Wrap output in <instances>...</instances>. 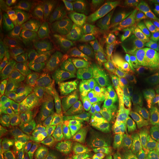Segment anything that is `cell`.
<instances>
[{"label": "cell", "instance_id": "cell-1", "mask_svg": "<svg viewBox=\"0 0 159 159\" xmlns=\"http://www.w3.org/2000/svg\"><path fill=\"white\" fill-rule=\"evenodd\" d=\"M50 91L64 116H69L85 103L97 99L94 83L87 80L57 73L53 76Z\"/></svg>", "mask_w": 159, "mask_h": 159}, {"label": "cell", "instance_id": "cell-2", "mask_svg": "<svg viewBox=\"0 0 159 159\" xmlns=\"http://www.w3.org/2000/svg\"><path fill=\"white\" fill-rule=\"evenodd\" d=\"M145 3L134 0L109 2L105 7L110 25V53L121 52L125 40L144 13Z\"/></svg>", "mask_w": 159, "mask_h": 159}, {"label": "cell", "instance_id": "cell-3", "mask_svg": "<svg viewBox=\"0 0 159 159\" xmlns=\"http://www.w3.org/2000/svg\"><path fill=\"white\" fill-rule=\"evenodd\" d=\"M83 111L96 133L124 128L134 120L128 105L114 98L90 101L83 105Z\"/></svg>", "mask_w": 159, "mask_h": 159}, {"label": "cell", "instance_id": "cell-4", "mask_svg": "<svg viewBox=\"0 0 159 159\" xmlns=\"http://www.w3.org/2000/svg\"><path fill=\"white\" fill-rule=\"evenodd\" d=\"M104 60L98 49L80 47L55 61L52 66L57 73L91 81L95 78Z\"/></svg>", "mask_w": 159, "mask_h": 159}, {"label": "cell", "instance_id": "cell-5", "mask_svg": "<svg viewBox=\"0 0 159 159\" xmlns=\"http://www.w3.org/2000/svg\"><path fill=\"white\" fill-rule=\"evenodd\" d=\"M159 47V13L149 11L143 13L127 37L121 54L125 59Z\"/></svg>", "mask_w": 159, "mask_h": 159}, {"label": "cell", "instance_id": "cell-6", "mask_svg": "<svg viewBox=\"0 0 159 159\" xmlns=\"http://www.w3.org/2000/svg\"><path fill=\"white\" fill-rule=\"evenodd\" d=\"M133 125L97 133L85 148L80 152L73 155L71 159L103 158L114 156L120 151L126 143L132 131Z\"/></svg>", "mask_w": 159, "mask_h": 159}, {"label": "cell", "instance_id": "cell-7", "mask_svg": "<svg viewBox=\"0 0 159 159\" xmlns=\"http://www.w3.org/2000/svg\"><path fill=\"white\" fill-rule=\"evenodd\" d=\"M83 14V7L69 1L49 2L36 13L33 19L38 24H47L73 30Z\"/></svg>", "mask_w": 159, "mask_h": 159}, {"label": "cell", "instance_id": "cell-8", "mask_svg": "<svg viewBox=\"0 0 159 159\" xmlns=\"http://www.w3.org/2000/svg\"><path fill=\"white\" fill-rule=\"evenodd\" d=\"M35 24L39 27V35L43 40L44 62L52 64L74 49L76 39L68 30L47 24Z\"/></svg>", "mask_w": 159, "mask_h": 159}, {"label": "cell", "instance_id": "cell-9", "mask_svg": "<svg viewBox=\"0 0 159 159\" xmlns=\"http://www.w3.org/2000/svg\"><path fill=\"white\" fill-rule=\"evenodd\" d=\"M125 66L132 81L151 89H159V47L131 57Z\"/></svg>", "mask_w": 159, "mask_h": 159}, {"label": "cell", "instance_id": "cell-10", "mask_svg": "<svg viewBox=\"0 0 159 159\" xmlns=\"http://www.w3.org/2000/svg\"><path fill=\"white\" fill-rule=\"evenodd\" d=\"M125 80L122 59L116 53H110L105 57L94 80L95 92L102 97L121 94Z\"/></svg>", "mask_w": 159, "mask_h": 159}, {"label": "cell", "instance_id": "cell-11", "mask_svg": "<svg viewBox=\"0 0 159 159\" xmlns=\"http://www.w3.org/2000/svg\"><path fill=\"white\" fill-rule=\"evenodd\" d=\"M80 36L89 47L98 50L108 51L110 25L106 7L91 11L81 27Z\"/></svg>", "mask_w": 159, "mask_h": 159}, {"label": "cell", "instance_id": "cell-12", "mask_svg": "<svg viewBox=\"0 0 159 159\" xmlns=\"http://www.w3.org/2000/svg\"><path fill=\"white\" fill-rule=\"evenodd\" d=\"M158 153L159 136L144 127L129 137L115 159H154Z\"/></svg>", "mask_w": 159, "mask_h": 159}, {"label": "cell", "instance_id": "cell-13", "mask_svg": "<svg viewBox=\"0 0 159 159\" xmlns=\"http://www.w3.org/2000/svg\"><path fill=\"white\" fill-rule=\"evenodd\" d=\"M6 67L8 74L15 79L26 78L36 69V63L24 47L16 33L8 32Z\"/></svg>", "mask_w": 159, "mask_h": 159}, {"label": "cell", "instance_id": "cell-14", "mask_svg": "<svg viewBox=\"0 0 159 159\" xmlns=\"http://www.w3.org/2000/svg\"><path fill=\"white\" fill-rule=\"evenodd\" d=\"M52 64L42 62L37 66L30 76L23 79L19 85L21 94L40 98L55 103V97L50 91L52 80L55 74Z\"/></svg>", "mask_w": 159, "mask_h": 159}, {"label": "cell", "instance_id": "cell-15", "mask_svg": "<svg viewBox=\"0 0 159 159\" xmlns=\"http://www.w3.org/2000/svg\"><path fill=\"white\" fill-rule=\"evenodd\" d=\"M8 105L21 116L23 121L57 116L52 102L45 99L22 94L17 91L8 99Z\"/></svg>", "mask_w": 159, "mask_h": 159}, {"label": "cell", "instance_id": "cell-16", "mask_svg": "<svg viewBox=\"0 0 159 159\" xmlns=\"http://www.w3.org/2000/svg\"><path fill=\"white\" fill-rule=\"evenodd\" d=\"M26 139L32 144L62 131V125L54 117H43L23 121Z\"/></svg>", "mask_w": 159, "mask_h": 159}, {"label": "cell", "instance_id": "cell-17", "mask_svg": "<svg viewBox=\"0 0 159 159\" xmlns=\"http://www.w3.org/2000/svg\"><path fill=\"white\" fill-rule=\"evenodd\" d=\"M23 119L5 100L0 104V152L2 158L12 136L19 127L22 126Z\"/></svg>", "mask_w": 159, "mask_h": 159}, {"label": "cell", "instance_id": "cell-18", "mask_svg": "<svg viewBox=\"0 0 159 159\" xmlns=\"http://www.w3.org/2000/svg\"><path fill=\"white\" fill-rule=\"evenodd\" d=\"M134 92L150 125L159 131V92L143 85L134 86Z\"/></svg>", "mask_w": 159, "mask_h": 159}, {"label": "cell", "instance_id": "cell-19", "mask_svg": "<svg viewBox=\"0 0 159 159\" xmlns=\"http://www.w3.org/2000/svg\"><path fill=\"white\" fill-rule=\"evenodd\" d=\"M70 134L67 131H61L44 140L33 143L39 152L47 156H62L67 153L70 142Z\"/></svg>", "mask_w": 159, "mask_h": 159}, {"label": "cell", "instance_id": "cell-20", "mask_svg": "<svg viewBox=\"0 0 159 159\" xmlns=\"http://www.w3.org/2000/svg\"><path fill=\"white\" fill-rule=\"evenodd\" d=\"M97 133L94 129L84 122H79L74 125L70 132V144L74 155L83 151L89 142L96 136Z\"/></svg>", "mask_w": 159, "mask_h": 159}, {"label": "cell", "instance_id": "cell-21", "mask_svg": "<svg viewBox=\"0 0 159 159\" xmlns=\"http://www.w3.org/2000/svg\"><path fill=\"white\" fill-rule=\"evenodd\" d=\"M0 17L2 23L16 30L20 26L29 24L30 21V19L21 17L16 11L13 5L6 0L0 1Z\"/></svg>", "mask_w": 159, "mask_h": 159}, {"label": "cell", "instance_id": "cell-22", "mask_svg": "<svg viewBox=\"0 0 159 159\" xmlns=\"http://www.w3.org/2000/svg\"><path fill=\"white\" fill-rule=\"evenodd\" d=\"M26 139L24 126L19 127L13 133L11 141L2 159H19L25 150Z\"/></svg>", "mask_w": 159, "mask_h": 159}, {"label": "cell", "instance_id": "cell-23", "mask_svg": "<svg viewBox=\"0 0 159 159\" xmlns=\"http://www.w3.org/2000/svg\"><path fill=\"white\" fill-rule=\"evenodd\" d=\"M21 41L37 66L43 62L42 53L43 40L39 35H31Z\"/></svg>", "mask_w": 159, "mask_h": 159}, {"label": "cell", "instance_id": "cell-24", "mask_svg": "<svg viewBox=\"0 0 159 159\" xmlns=\"http://www.w3.org/2000/svg\"><path fill=\"white\" fill-rule=\"evenodd\" d=\"M42 2L40 0H17L14 2L16 11L21 17L25 16L40 7Z\"/></svg>", "mask_w": 159, "mask_h": 159}, {"label": "cell", "instance_id": "cell-25", "mask_svg": "<svg viewBox=\"0 0 159 159\" xmlns=\"http://www.w3.org/2000/svg\"><path fill=\"white\" fill-rule=\"evenodd\" d=\"M7 48V40L6 30L3 23H0V66L2 70L6 62V53Z\"/></svg>", "mask_w": 159, "mask_h": 159}, {"label": "cell", "instance_id": "cell-26", "mask_svg": "<svg viewBox=\"0 0 159 159\" xmlns=\"http://www.w3.org/2000/svg\"><path fill=\"white\" fill-rule=\"evenodd\" d=\"M16 32L21 40L31 36V35H39V30L36 24H33V25L27 24V25L20 26L16 30Z\"/></svg>", "mask_w": 159, "mask_h": 159}, {"label": "cell", "instance_id": "cell-27", "mask_svg": "<svg viewBox=\"0 0 159 159\" xmlns=\"http://www.w3.org/2000/svg\"><path fill=\"white\" fill-rule=\"evenodd\" d=\"M19 159H41V154L30 148H25Z\"/></svg>", "mask_w": 159, "mask_h": 159}, {"label": "cell", "instance_id": "cell-28", "mask_svg": "<svg viewBox=\"0 0 159 159\" xmlns=\"http://www.w3.org/2000/svg\"><path fill=\"white\" fill-rule=\"evenodd\" d=\"M72 156H71V154L69 152H67L62 156H47L41 159H71Z\"/></svg>", "mask_w": 159, "mask_h": 159}, {"label": "cell", "instance_id": "cell-29", "mask_svg": "<svg viewBox=\"0 0 159 159\" xmlns=\"http://www.w3.org/2000/svg\"><path fill=\"white\" fill-rule=\"evenodd\" d=\"M116 156H111L108 157H103V158H84V159H115Z\"/></svg>", "mask_w": 159, "mask_h": 159}, {"label": "cell", "instance_id": "cell-30", "mask_svg": "<svg viewBox=\"0 0 159 159\" xmlns=\"http://www.w3.org/2000/svg\"><path fill=\"white\" fill-rule=\"evenodd\" d=\"M154 159H159V153H158V155H157L156 157V158H155Z\"/></svg>", "mask_w": 159, "mask_h": 159}, {"label": "cell", "instance_id": "cell-31", "mask_svg": "<svg viewBox=\"0 0 159 159\" xmlns=\"http://www.w3.org/2000/svg\"><path fill=\"white\" fill-rule=\"evenodd\" d=\"M156 2V4H157V5H158V7H159V0H157V1Z\"/></svg>", "mask_w": 159, "mask_h": 159}]
</instances>
